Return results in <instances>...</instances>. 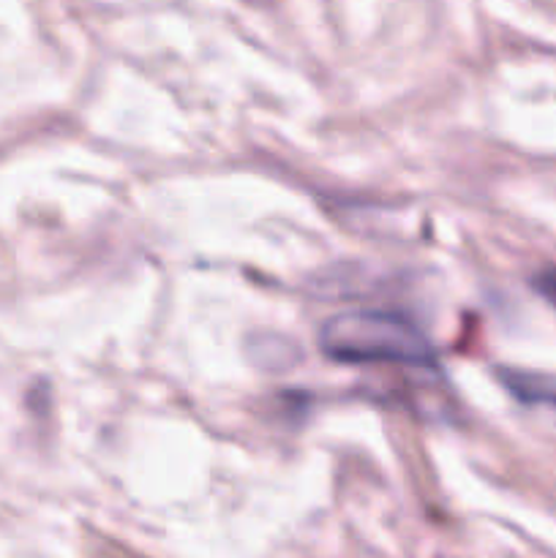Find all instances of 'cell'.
I'll return each instance as SVG.
<instances>
[{
	"mask_svg": "<svg viewBox=\"0 0 556 558\" xmlns=\"http://www.w3.org/2000/svg\"><path fill=\"white\" fill-rule=\"evenodd\" d=\"M319 347L336 363L434 368V343L407 314L387 308H352L330 316Z\"/></svg>",
	"mask_w": 556,
	"mask_h": 558,
	"instance_id": "cell-1",
	"label": "cell"
},
{
	"mask_svg": "<svg viewBox=\"0 0 556 558\" xmlns=\"http://www.w3.org/2000/svg\"><path fill=\"white\" fill-rule=\"evenodd\" d=\"M501 385L510 390L512 398L529 407H554L556 409V374H534V371H499Z\"/></svg>",
	"mask_w": 556,
	"mask_h": 558,
	"instance_id": "cell-2",
	"label": "cell"
},
{
	"mask_svg": "<svg viewBox=\"0 0 556 558\" xmlns=\"http://www.w3.org/2000/svg\"><path fill=\"white\" fill-rule=\"evenodd\" d=\"M532 283L545 300H551V303L556 305V267H545L543 272H537V276H534Z\"/></svg>",
	"mask_w": 556,
	"mask_h": 558,
	"instance_id": "cell-3",
	"label": "cell"
}]
</instances>
